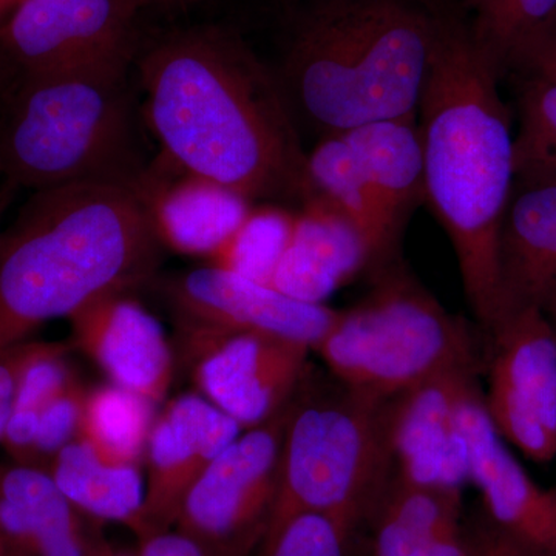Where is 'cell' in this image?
<instances>
[{"label": "cell", "mask_w": 556, "mask_h": 556, "mask_svg": "<svg viewBox=\"0 0 556 556\" xmlns=\"http://www.w3.org/2000/svg\"><path fill=\"white\" fill-rule=\"evenodd\" d=\"M16 190L17 189L14 188L13 185H10L9 181L3 182L2 188H0V219H2L5 208L10 206V201L13 199ZM0 233H2V230H0Z\"/></svg>", "instance_id": "39"}, {"label": "cell", "mask_w": 556, "mask_h": 556, "mask_svg": "<svg viewBox=\"0 0 556 556\" xmlns=\"http://www.w3.org/2000/svg\"><path fill=\"white\" fill-rule=\"evenodd\" d=\"M388 404L346 390L336 399L295 393L289 402L280 486L265 538L306 511L342 519L353 529L371 519L394 466Z\"/></svg>", "instance_id": "7"}, {"label": "cell", "mask_w": 556, "mask_h": 556, "mask_svg": "<svg viewBox=\"0 0 556 556\" xmlns=\"http://www.w3.org/2000/svg\"><path fill=\"white\" fill-rule=\"evenodd\" d=\"M86 518L49 471L0 466V533L10 556H101L110 546Z\"/></svg>", "instance_id": "17"}, {"label": "cell", "mask_w": 556, "mask_h": 556, "mask_svg": "<svg viewBox=\"0 0 556 556\" xmlns=\"http://www.w3.org/2000/svg\"><path fill=\"white\" fill-rule=\"evenodd\" d=\"M354 532L356 529L342 519L306 511L289 518L266 536L257 556H346Z\"/></svg>", "instance_id": "29"}, {"label": "cell", "mask_w": 556, "mask_h": 556, "mask_svg": "<svg viewBox=\"0 0 556 556\" xmlns=\"http://www.w3.org/2000/svg\"><path fill=\"white\" fill-rule=\"evenodd\" d=\"M500 281L501 313L533 308L556 328V185L514 189L501 228Z\"/></svg>", "instance_id": "18"}, {"label": "cell", "mask_w": 556, "mask_h": 556, "mask_svg": "<svg viewBox=\"0 0 556 556\" xmlns=\"http://www.w3.org/2000/svg\"><path fill=\"white\" fill-rule=\"evenodd\" d=\"M500 79L466 14L444 7L417 108L426 201L452 241L468 305L485 332L503 308L500 237L515 189V137Z\"/></svg>", "instance_id": "2"}, {"label": "cell", "mask_w": 556, "mask_h": 556, "mask_svg": "<svg viewBox=\"0 0 556 556\" xmlns=\"http://www.w3.org/2000/svg\"><path fill=\"white\" fill-rule=\"evenodd\" d=\"M65 343L27 342L17 378L13 409L0 444L21 466H30L39 415L76 378Z\"/></svg>", "instance_id": "27"}, {"label": "cell", "mask_w": 556, "mask_h": 556, "mask_svg": "<svg viewBox=\"0 0 556 556\" xmlns=\"http://www.w3.org/2000/svg\"><path fill=\"white\" fill-rule=\"evenodd\" d=\"M288 407L215 457L186 496L175 530L218 556L257 552L276 507Z\"/></svg>", "instance_id": "8"}, {"label": "cell", "mask_w": 556, "mask_h": 556, "mask_svg": "<svg viewBox=\"0 0 556 556\" xmlns=\"http://www.w3.org/2000/svg\"><path fill=\"white\" fill-rule=\"evenodd\" d=\"M28 342V340H27ZM27 342L9 348H0V438L13 409L17 378L24 361Z\"/></svg>", "instance_id": "33"}, {"label": "cell", "mask_w": 556, "mask_h": 556, "mask_svg": "<svg viewBox=\"0 0 556 556\" xmlns=\"http://www.w3.org/2000/svg\"><path fill=\"white\" fill-rule=\"evenodd\" d=\"M129 64L17 75L0 102V177L33 192L142 181Z\"/></svg>", "instance_id": "5"}, {"label": "cell", "mask_w": 556, "mask_h": 556, "mask_svg": "<svg viewBox=\"0 0 556 556\" xmlns=\"http://www.w3.org/2000/svg\"><path fill=\"white\" fill-rule=\"evenodd\" d=\"M372 556H475L460 492L390 481L375 515Z\"/></svg>", "instance_id": "20"}, {"label": "cell", "mask_w": 556, "mask_h": 556, "mask_svg": "<svg viewBox=\"0 0 556 556\" xmlns=\"http://www.w3.org/2000/svg\"><path fill=\"white\" fill-rule=\"evenodd\" d=\"M486 334L484 404L493 426L529 459H555L556 328L540 311L508 308Z\"/></svg>", "instance_id": "9"}, {"label": "cell", "mask_w": 556, "mask_h": 556, "mask_svg": "<svg viewBox=\"0 0 556 556\" xmlns=\"http://www.w3.org/2000/svg\"><path fill=\"white\" fill-rule=\"evenodd\" d=\"M161 248L144 179L35 190L0 233V348L102 294L149 283Z\"/></svg>", "instance_id": "3"}, {"label": "cell", "mask_w": 556, "mask_h": 556, "mask_svg": "<svg viewBox=\"0 0 556 556\" xmlns=\"http://www.w3.org/2000/svg\"><path fill=\"white\" fill-rule=\"evenodd\" d=\"M134 0H21L0 27V54L20 75L131 60Z\"/></svg>", "instance_id": "11"}, {"label": "cell", "mask_w": 556, "mask_h": 556, "mask_svg": "<svg viewBox=\"0 0 556 556\" xmlns=\"http://www.w3.org/2000/svg\"><path fill=\"white\" fill-rule=\"evenodd\" d=\"M155 404L113 383L87 388L76 439L110 466H139L155 424Z\"/></svg>", "instance_id": "26"}, {"label": "cell", "mask_w": 556, "mask_h": 556, "mask_svg": "<svg viewBox=\"0 0 556 556\" xmlns=\"http://www.w3.org/2000/svg\"><path fill=\"white\" fill-rule=\"evenodd\" d=\"M146 115L170 164L247 203L313 200L308 153L276 72L219 27L175 31L138 64Z\"/></svg>", "instance_id": "1"}, {"label": "cell", "mask_w": 556, "mask_h": 556, "mask_svg": "<svg viewBox=\"0 0 556 556\" xmlns=\"http://www.w3.org/2000/svg\"><path fill=\"white\" fill-rule=\"evenodd\" d=\"M468 482H473L490 525L525 556H556V496L530 478L500 437L479 388L460 409Z\"/></svg>", "instance_id": "13"}, {"label": "cell", "mask_w": 556, "mask_h": 556, "mask_svg": "<svg viewBox=\"0 0 556 556\" xmlns=\"http://www.w3.org/2000/svg\"><path fill=\"white\" fill-rule=\"evenodd\" d=\"M378 193L399 239L415 208L426 201L424 150L416 118L378 121L343 131Z\"/></svg>", "instance_id": "23"}, {"label": "cell", "mask_w": 556, "mask_h": 556, "mask_svg": "<svg viewBox=\"0 0 556 556\" xmlns=\"http://www.w3.org/2000/svg\"><path fill=\"white\" fill-rule=\"evenodd\" d=\"M17 75H20V73L0 54V102L5 98L7 91L13 86Z\"/></svg>", "instance_id": "37"}, {"label": "cell", "mask_w": 556, "mask_h": 556, "mask_svg": "<svg viewBox=\"0 0 556 556\" xmlns=\"http://www.w3.org/2000/svg\"><path fill=\"white\" fill-rule=\"evenodd\" d=\"M552 492H554V493H555V496H556V486H555V489H554V490H552Z\"/></svg>", "instance_id": "44"}, {"label": "cell", "mask_w": 556, "mask_h": 556, "mask_svg": "<svg viewBox=\"0 0 556 556\" xmlns=\"http://www.w3.org/2000/svg\"><path fill=\"white\" fill-rule=\"evenodd\" d=\"M467 533L475 556H525L489 521L479 522L473 529H467Z\"/></svg>", "instance_id": "34"}, {"label": "cell", "mask_w": 556, "mask_h": 556, "mask_svg": "<svg viewBox=\"0 0 556 556\" xmlns=\"http://www.w3.org/2000/svg\"><path fill=\"white\" fill-rule=\"evenodd\" d=\"M101 556H131L127 554H121V552L113 551L112 547H109L108 551L104 552Z\"/></svg>", "instance_id": "42"}, {"label": "cell", "mask_w": 556, "mask_h": 556, "mask_svg": "<svg viewBox=\"0 0 556 556\" xmlns=\"http://www.w3.org/2000/svg\"><path fill=\"white\" fill-rule=\"evenodd\" d=\"M3 182H5V179H3L2 177H0V188H2Z\"/></svg>", "instance_id": "43"}, {"label": "cell", "mask_w": 556, "mask_h": 556, "mask_svg": "<svg viewBox=\"0 0 556 556\" xmlns=\"http://www.w3.org/2000/svg\"><path fill=\"white\" fill-rule=\"evenodd\" d=\"M519 115L515 166L556 150V84L527 79L519 100Z\"/></svg>", "instance_id": "30"}, {"label": "cell", "mask_w": 556, "mask_h": 556, "mask_svg": "<svg viewBox=\"0 0 556 556\" xmlns=\"http://www.w3.org/2000/svg\"><path fill=\"white\" fill-rule=\"evenodd\" d=\"M50 477L80 514L119 522L138 538L144 532L146 482L138 466H110L75 439L54 456Z\"/></svg>", "instance_id": "24"}, {"label": "cell", "mask_w": 556, "mask_h": 556, "mask_svg": "<svg viewBox=\"0 0 556 556\" xmlns=\"http://www.w3.org/2000/svg\"><path fill=\"white\" fill-rule=\"evenodd\" d=\"M0 556H10L9 548H7L5 540H3L2 533H0Z\"/></svg>", "instance_id": "41"}, {"label": "cell", "mask_w": 556, "mask_h": 556, "mask_svg": "<svg viewBox=\"0 0 556 556\" xmlns=\"http://www.w3.org/2000/svg\"><path fill=\"white\" fill-rule=\"evenodd\" d=\"M376 273L367 298L339 311L313 350L346 391L388 404L445 372L478 369L466 321L396 263Z\"/></svg>", "instance_id": "6"}, {"label": "cell", "mask_w": 556, "mask_h": 556, "mask_svg": "<svg viewBox=\"0 0 556 556\" xmlns=\"http://www.w3.org/2000/svg\"><path fill=\"white\" fill-rule=\"evenodd\" d=\"M138 556H218L178 530L152 533L139 540Z\"/></svg>", "instance_id": "32"}, {"label": "cell", "mask_w": 556, "mask_h": 556, "mask_svg": "<svg viewBox=\"0 0 556 556\" xmlns=\"http://www.w3.org/2000/svg\"><path fill=\"white\" fill-rule=\"evenodd\" d=\"M87 388L76 376L39 415L30 466L49 470L51 460L78 433L80 408Z\"/></svg>", "instance_id": "31"}, {"label": "cell", "mask_w": 556, "mask_h": 556, "mask_svg": "<svg viewBox=\"0 0 556 556\" xmlns=\"http://www.w3.org/2000/svg\"><path fill=\"white\" fill-rule=\"evenodd\" d=\"M529 78L556 84V24L529 70Z\"/></svg>", "instance_id": "36"}, {"label": "cell", "mask_w": 556, "mask_h": 556, "mask_svg": "<svg viewBox=\"0 0 556 556\" xmlns=\"http://www.w3.org/2000/svg\"><path fill=\"white\" fill-rule=\"evenodd\" d=\"M20 3L21 0H0V27H2V24L7 21V17L10 16L11 11L16 9Z\"/></svg>", "instance_id": "40"}, {"label": "cell", "mask_w": 556, "mask_h": 556, "mask_svg": "<svg viewBox=\"0 0 556 556\" xmlns=\"http://www.w3.org/2000/svg\"><path fill=\"white\" fill-rule=\"evenodd\" d=\"M270 208L249 212L239 229L208 255L211 266L270 287L278 262L291 240L295 218Z\"/></svg>", "instance_id": "28"}, {"label": "cell", "mask_w": 556, "mask_h": 556, "mask_svg": "<svg viewBox=\"0 0 556 556\" xmlns=\"http://www.w3.org/2000/svg\"><path fill=\"white\" fill-rule=\"evenodd\" d=\"M179 331L265 334L317 345L339 316L321 303L289 298L269 285L203 266L163 281Z\"/></svg>", "instance_id": "12"}, {"label": "cell", "mask_w": 556, "mask_h": 556, "mask_svg": "<svg viewBox=\"0 0 556 556\" xmlns=\"http://www.w3.org/2000/svg\"><path fill=\"white\" fill-rule=\"evenodd\" d=\"M313 200L345 218L367 247L371 269L394 262L399 237L391 229L375 188L356 152L342 135L321 138L308 153Z\"/></svg>", "instance_id": "22"}, {"label": "cell", "mask_w": 556, "mask_h": 556, "mask_svg": "<svg viewBox=\"0 0 556 556\" xmlns=\"http://www.w3.org/2000/svg\"><path fill=\"white\" fill-rule=\"evenodd\" d=\"M144 185L161 243L182 254L208 257L251 212L249 203L229 190L189 175L166 182L148 174Z\"/></svg>", "instance_id": "21"}, {"label": "cell", "mask_w": 556, "mask_h": 556, "mask_svg": "<svg viewBox=\"0 0 556 556\" xmlns=\"http://www.w3.org/2000/svg\"><path fill=\"white\" fill-rule=\"evenodd\" d=\"M135 5L138 7L139 10L146 9V7H153V9L160 10H178L185 9V7L190 5V3L195 2V0H134Z\"/></svg>", "instance_id": "38"}, {"label": "cell", "mask_w": 556, "mask_h": 556, "mask_svg": "<svg viewBox=\"0 0 556 556\" xmlns=\"http://www.w3.org/2000/svg\"><path fill=\"white\" fill-rule=\"evenodd\" d=\"M303 208L270 287L302 302L321 303L361 270L371 269V263L364 240L338 212L318 200Z\"/></svg>", "instance_id": "19"}, {"label": "cell", "mask_w": 556, "mask_h": 556, "mask_svg": "<svg viewBox=\"0 0 556 556\" xmlns=\"http://www.w3.org/2000/svg\"><path fill=\"white\" fill-rule=\"evenodd\" d=\"M129 294L108 292L70 314L72 345L110 383L159 405L174 380V353L159 320Z\"/></svg>", "instance_id": "16"}, {"label": "cell", "mask_w": 556, "mask_h": 556, "mask_svg": "<svg viewBox=\"0 0 556 556\" xmlns=\"http://www.w3.org/2000/svg\"><path fill=\"white\" fill-rule=\"evenodd\" d=\"M471 38L503 78L529 73L556 24V0H467Z\"/></svg>", "instance_id": "25"}, {"label": "cell", "mask_w": 556, "mask_h": 556, "mask_svg": "<svg viewBox=\"0 0 556 556\" xmlns=\"http://www.w3.org/2000/svg\"><path fill=\"white\" fill-rule=\"evenodd\" d=\"M193 382L243 430L285 409L305 379L313 348L265 334L179 331Z\"/></svg>", "instance_id": "10"}, {"label": "cell", "mask_w": 556, "mask_h": 556, "mask_svg": "<svg viewBox=\"0 0 556 556\" xmlns=\"http://www.w3.org/2000/svg\"><path fill=\"white\" fill-rule=\"evenodd\" d=\"M442 9L431 0H313L276 75L321 138L416 118Z\"/></svg>", "instance_id": "4"}, {"label": "cell", "mask_w": 556, "mask_h": 556, "mask_svg": "<svg viewBox=\"0 0 556 556\" xmlns=\"http://www.w3.org/2000/svg\"><path fill=\"white\" fill-rule=\"evenodd\" d=\"M241 431L232 417L200 393L181 394L164 407L146 448L148 482L141 538L174 529L190 489Z\"/></svg>", "instance_id": "15"}, {"label": "cell", "mask_w": 556, "mask_h": 556, "mask_svg": "<svg viewBox=\"0 0 556 556\" xmlns=\"http://www.w3.org/2000/svg\"><path fill=\"white\" fill-rule=\"evenodd\" d=\"M515 181H518V185H556V150L517 164Z\"/></svg>", "instance_id": "35"}, {"label": "cell", "mask_w": 556, "mask_h": 556, "mask_svg": "<svg viewBox=\"0 0 556 556\" xmlns=\"http://www.w3.org/2000/svg\"><path fill=\"white\" fill-rule=\"evenodd\" d=\"M478 369H455L388 404V437L396 477L409 484L457 490L468 482L460 409Z\"/></svg>", "instance_id": "14"}]
</instances>
